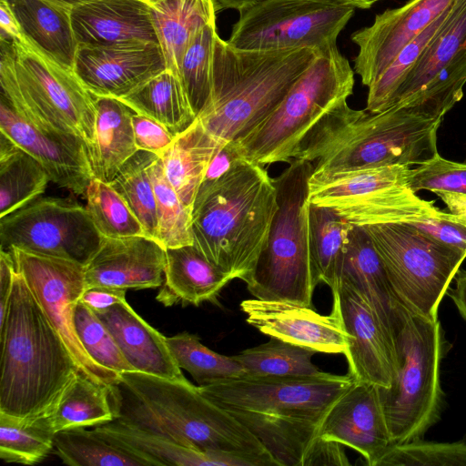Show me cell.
Wrapping results in <instances>:
<instances>
[{
    "instance_id": "obj_1",
    "label": "cell",
    "mask_w": 466,
    "mask_h": 466,
    "mask_svg": "<svg viewBox=\"0 0 466 466\" xmlns=\"http://www.w3.org/2000/svg\"><path fill=\"white\" fill-rule=\"evenodd\" d=\"M354 382L349 373L325 372L311 377L244 375L198 389L241 422L279 466H303L329 410Z\"/></svg>"
},
{
    "instance_id": "obj_2",
    "label": "cell",
    "mask_w": 466,
    "mask_h": 466,
    "mask_svg": "<svg viewBox=\"0 0 466 466\" xmlns=\"http://www.w3.org/2000/svg\"><path fill=\"white\" fill-rule=\"evenodd\" d=\"M109 397L116 420L195 450L239 456L253 466H279L241 422L189 380L125 371Z\"/></svg>"
},
{
    "instance_id": "obj_3",
    "label": "cell",
    "mask_w": 466,
    "mask_h": 466,
    "mask_svg": "<svg viewBox=\"0 0 466 466\" xmlns=\"http://www.w3.org/2000/svg\"><path fill=\"white\" fill-rule=\"evenodd\" d=\"M278 209L273 178L263 166L240 158L214 183L198 190L193 245L233 279L247 284Z\"/></svg>"
},
{
    "instance_id": "obj_4",
    "label": "cell",
    "mask_w": 466,
    "mask_h": 466,
    "mask_svg": "<svg viewBox=\"0 0 466 466\" xmlns=\"http://www.w3.org/2000/svg\"><path fill=\"white\" fill-rule=\"evenodd\" d=\"M0 412L46 413L79 370L21 273L15 270L0 324Z\"/></svg>"
},
{
    "instance_id": "obj_5",
    "label": "cell",
    "mask_w": 466,
    "mask_h": 466,
    "mask_svg": "<svg viewBox=\"0 0 466 466\" xmlns=\"http://www.w3.org/2000/svg\"><path fill=\"white\" fill-rule=\"evenodd\" d=\"M443 117L399 106L370 113L345 102L315 128L296 159L317 161L314 175L419 166L438 154L437 132Z\"/></svg>"
},
{
    "instance_id": "obj_6",
    "label": "cell",
    "mask_w": 466,
    "mask_h": 466,
    "mask_svg": "<svg viewBox=\"0 0 466 466\" xmlns=\"http://www.w3.org/2000/svg\"><path fill=\"white\" fill-rule=\"evenodd\" d=\"M318 53L242 50L217 34L211 97L198 118L222 142L242 139L277 109Z\"/></svg>"
},
{
    "instance_id": "obj_7",
    "label": "cell",
    "mask_w": 466,
    "mask_h": 466,
    "mask_svg": "<svg viewBox=\"0 0 466 466\" xmlns=\"http://www.w3.org/2000/svg\"><path fill=\"white\" fill-rule=\"evenodd\" d=\"M3 94L25 119L69 142L94 139L95 96L75 75L46 58L27 42L1 39Z\"/></svg>"
},
{
    "instance_id": "obj_8",
    "label": "cell",
    "mask_w": 466,
    "mask_h": 466,
    "mask_svg": "<svg viewBox=\"0 0 466 466\" xmlns=\"http://www.w3.org/2000/svg\"><path fill=\"white\" fill-rule=\"evenodd\" d=\"M395 373L390 388H379L393 444L421 439L438 422L444 405L440 366L449 343L439 319L401 304L394 334Z\"/></svg>"
},
{
    "instance_id": "obj_9",
    "label": "cell",
    "mask_w": 466,
    "mask_h": 466,
    "mask_svg": "<svg viewBox=\"0 0 466 466\" xmlns=\"http://www.w3.org/2000/svg\"><path fill=\"white\" fill-rule=\"evenodd\" d=\"M354 73L337 46L319 52L277 109L235 141L241 156L261 166L295 160L314 129L352 95Z\"/></svg>"
},
{
    "instance_id": "obj_10",
    "label": "cell",
    "mask_w": 466,
    "mask_h": 466,
    "mask_svg": "<svg viewBox=\"0 0 466 466\" xmlns=\"http://www.w3.org/2000/svg\"><path fill=\"white\" fill-rule=\"evenodd\" d=\"M312 162L296 159L276 178L279 209L266 248L247 283L258 299L312 307L316 288L311 263L307 200Z\"/></svg>"
},
{
    "instance_id": "obj_11",
    "label": "cell",
    "mask_w": 466,
    "mask_h": 466,
    "mask_svg": "<svg viewBox=\"0 0 466 466\" xmlns=\"http://www.w3.org/2000/svg\"><path fill=\"white\" fill-rule=\"evenodd\" d=\"M411 167L390 165L326 175L311 174L308 202L327 207L349 223L364 227L414 223L441 218V211L408 187Z\"/></svg>"
},
{
    "instance_id": "obj_12",
    "label": "cell",
    "mask_w": 466,
    "mask_h": 466,
    "mask_svg": "<svg viewBox=\"0 0 466 466\" xmlns=\"http://www.w3.org/2000/svg\"><path fill=\"white\" fill-rule=\"evenodd\" d=\"M364 228L399 302L413 313L437 320L440 303L466 252L442 244L411 223L376 224Z\"/></svg>"
},
{
    "instance_id": "obj_13",
    "label": "cell",
    "mask_w": 466,
    "mask_h": 466,
    "mask_svg": "<svg viewBox=\"0 0 466 466\" xmlns=\"http://www.w3.org/2000/svg\"><path fill=\"white\" fill-rule=\"evenodd\" d=\"M355 9L334 0H259L238 11L228 42L242 50L320 52L337 46Z\"/></svg>"
},
{
    "instance_id": "obj_14",
    "label": "cell",
    "mask_w": 466,
    "mask_h": 466,
    "mask_svg": "<svg viewBox=\"0 0 466 466\" xmlns=\"http://www.w3.org/2000/svg\"><path fill=\"white\" fill-rule=\"evenodd\" d=\"M466 84V0H454L388 107L444 116L463 96ZM387 107V108H388Z\"/></svg>"
},
{
    "instance_id": "obj_15",
    "label": "cell",
    "mask_w": 466,
    "mask_h": 466,
    "mask_svg": "<svg viewBox=\"0 0 466 466\" xmlns=\"http://www.w3.org/2000/svg\"><path fill=\"white\" fill-rule=\"evenodd\" d=\"M103 237L86 208L70 199L37 198L0 218L1 249L18 248L86 265Z\"/></svg>"
},
{
    "instance_id": "obj_16",
    "label": "cell",
    "mask_w": 466,
    "mask_h": 466,
    "mask_svg": "<svg viewBox=\"0 0 466 466\" xmlns=\"http://www.w3.org/2000/svg\"><path fill=\"white\" fill-rule=\"evenodd\" d=\"M8 251L13 255L15 270L24 277L77 369L100 384L112 386L119 382L120 374L102 367L88 355L75 329V307L86 288L85 265L15 248Z\"/></svg>"
},
{
    "instance_id": "obj_17",
    "label": "cell",
    "mask_w": 466,
    "mask_h": 466,
    "mask_svg": "<svg viewBox=\"0 0 466 466\" xmlns=\"http://www.w3.org/2000/svg\"><path fill=\"white\" fill-rule=\"evenodd\" d=\"M332 312L349 336L344 355L356 382L390 388L395 373V350L364 297L341 279L332 292Z\"/></svg>"
},
{
    "instance_id": "obj_18",
    "label": "cell",
    "mask_w": 466,
    "mask_h": 466,
    "mask_svg": "<svg viewBox=\"0 0 466 466\" xmlns=\"http://www.w3.org/2000/svg\"><path fill=\"white\" fill-rule=\"evenodd\" d=\"M167 68L160 45L78 46L73 71L96 96L122 98Z\"/></svg>"
},
{
    "instance_id": "obj_19",
    "label": "cell",
    "mask_w": 466,
    "mask_h": 466,
    "mask_svg": "<svg viewBox=\"0 0 466 466\" xmlns=\"http://www.w3.org/2000/svg\"><path fill=\"white\" fill-rule=\"evenodd\" d=\"M454 0H410L398 8L387 9L373 23L351 34L359 48L354 72L363 86H370L392 63L399 53Z\"/></svg>"
},
{
    "instance_id": "obj_20",
    "label": "cell",
    "mask_w": 466,
    "mask_h": 466,
    "mask_svg": "<svg viewBox=\"0 0 466 466\" xmlns=\"http://www.w3.org/2000/svg\"><path fill=\"white\" fill-rule=\"evenodd\" d=\"M319 437L350 447L361 454L368 465L377 466L393 445L379 387L355 381L329 410Z\"/></svg>"
},
{
    "instance_id": "obj_21",
    "label": "cell",
    "mask_w": 466,
    "mask_h": 466,
    "mask_svg": "<svg viewBox=\"0 0 466 466\" xmlns=\"http://www.w3.org/2000/svg\"><path fill=\"white\" fill-rule=\"evenodd\" d=\"M247 322L261 333L317 352L342 353L349 336L331 311L321 315L312 307L250 299L240 303Z\"/></svg>"
},
{
    "instance_id": "obj_22",
    "label": "cell",
    "mask_w": 466,
    "mask_h": 466,
    "mask_svg": "<svg viewBox=\"0 0 466 466\" xmlns=\"http://www.w3.org/2000/svg\"><path fill=\"white\" fill-rule=\"evenodd\" d=\"M0 132L35 158L50 181L76 195L86 193L94 176L85 143L66 141L38 128L19 115L3 94Z\"/></svg>"
},
{
    "instance_id": "obj_23",
    "label": "cell",
    "mask_w": 466,
    "mask_h": 466,
    "mask_svg": "<svg viewBox=\"0 0 466 466\" xmlns=\"http://www.w3.org/2000/svg\"><path fill=\"white\" fill-rule=\"evenodd\" d=\"M166 261V248L153 238H103L97 252L85 266V289L161 287Z\"/></svg>"
},
{
    "instance_id": "obj_24",
    "label": "cell",
    "mask_w": 466,
    "mask_h": 466,
    "mask_svg": "<svg viewBox=\"0 0 466 466\" xmlns=\"http://www.w3.org/2000/svg\"><path fill=\"white\" fill-rule=\"evenodd\" d=\"M78 46L158 44L147 0H92L71 11Z\"/></svg>"
},
{
    "instance_id": "obj_25",
    "label": "cell",
    "mask_w": 466,
    "mask_h": 466,
    "mask_svg": "<svg viewBox=\"0 0 466 466\" xmlns=\"http://www.w3.org/2000/svg\"><path fill=\"white\" fill-rule=\"evenodd\" d=\"M96 313L136 371L171 380H187L169 350L167 337L144 320L127 300Z\"/></svg>"
},
{
    "instance_id": "obj_26",
    "label": "cell",
    "mask_w": 466,
    "mask_h": 466,
    "mask_svg": "<svg viewBox=\"0 0 466 466\" xmlns=\"http://www.w3.org/2000/svg\"><path fill=\"white\" fill-rule=\"evenodd\" d=\"M341 279L349 281L364 297L394 348L400 303L392 290L382 260L364 227H350Z\"/></svg>"
},
{
    "instance_id": "obj_27",
    "label": "cell",
    "mask_w": 466,
    "mask_h": 466,
    "mask_svg": "<svg viewBox=\"0 0 466 466\" xmlns=\"http://www.w3.org/2000/svg\"><path fill=\"white\" fill-rule=\"evenodd\" d=\"M165 279L156 299L166 307L214 299L233 279L193 244L166 248Z\"/></svg>"
},
{
    "instance_id": "obj_28",
    "label": "cell",
    "mask_w": 466,
    "mask_h": 466,
    "mask_svg": "<svg viewBox=\"0 0 466 466\" xmlns=\"http://www.w3.org/2000/svg\"><path fill=\"white\" fill-rule=\"evenodd\" d=\"M25 42L41 55L73 71L78 44L71 11L46 0H5Z\"/></svg>"
},
{
    "instance_id": "obj_29",
    "label": "cell",
    "mask_w": 466,
    "mask_h": 466,
    "mask_svg": "<svg viewBox=\"0 0 466 466\" xmlns=\"http://www.w3.org/2000/svg\"><path fill=\"white\" fill-rule=\"evenodd\" d=\"M94 429L110 441L144 459L150 466H253L242 457L195 450L116 420Z\"/></svg>"
},
{
    "instance_id": "obj_30",
    "label": "cell",
    "mask_w": 466,
    "mask_h": 466,
    "mask_svg": "<svg viewBox=\"0 0 466 466\" xmlns=\"http://www.w3.org/2000/svg\"><path fill=\"white\" fill-rule=\"evenodd\" d=\"M94 96L96 119L89 160L94 178L110 183L138 151L132 124L134 111L117 98Z\"/></svg>"
},
{
    "instance_id": "obj_31",
    "label": "cell",
    "mask_w": 466,
    "mask_h": 466,
    "mask_svg": "<svg viewBox=\"0 0 466 466\" xmlns=\"http://www.w3.org/2000/svg\"><path fill=\"white\" fill-rule=\"evenodd\" d=\"M225 143L211 135L197 117L187 128L176 135L160 157L167 180L187 208L193 209L207 169Z\"/></svg>"
},
{
    "instance_id": "obj_32",
    "label": "cell",
    "mask_w": 466,
    "mask_h": 466,
    "mask_svg": "<svg viewBox=\"0 0 466 466\" xmlns=\"http://www.w3.org/2000/svg\"><path fill=\"white\" fill-rule=\"evenodd\" d=\"M167 68L178 75L182 57L196 35L216 20L215 0H147Z\"/></svg>"
},
{
    "instance_id": "obj_33",
    "label": "cell",
    "mask_w": 466,
    "mask_h": 466,
    "mask_svg": "<svg viewBox=\"0 0 466 466\" xmlns=\"http://www.w3.org/2000/svg\"><path fill=\"white\" fill-rule=\"evenodd\" d=\"M306 208L314 282H324L333 292L340 283L352 224L327 207L307 201Z\"/></svg>"
},
{
    "instance_id": "obj_34",
    "label": "cell",
    "mask_w": 466,
    "mask_h": 466,
    "mask_svg": "<svg viewBox=\"0 0 466 466\" xmlns=\"http://www.w3.org/2000/svg\"><path fill=\"white\" fill-rule=\"evenodd\" d=\"M119 100L135 113L156 120L176 135L197 118L179 76L169 68Z\"/></svg>"
},
{
    "instance_id": "obj_35",
    "label": "cell",
    "mask_w": 466,
    "mask_h": 466,
    "mask_svg": "<svg viewBox=\"0 0 466 466\" xmlns=\"http://www.w3.org/2000/svg\"><path fill=\"white\" fill-rule=\"evenodd\" d=\"M110 387L94 381L80 370L45 414L52 429L60 431L97 426L115 420Z\"/></svg>"
},
{
    "instance_id": "obj_36",
    "label": "cell",
    "mask_w": 466,
    "mask_h": 466,
    "mask_svg": "<svg viewBox=\"0 0 466 466\" xmlns=\"http://www.w3.org/2000/svg\"><path fill=\"white\" fill-rule=\"evenodd\" d=\"M48 181L43 166L0 132V218L37 198Z\"/></svg>"
},
{
    "instance_id": "obj_37",
    "label": "cell",
    "mask_w": 466,
    "mask_h": 466,
    "mask_svg": "<svg viewBox=\"0 0 466 466\" xmlns=\"http://www.w3.org/2000/svg\"><path fill=\"white\" fill-rule=\"evenodd\" d=\"M55 453L71 466H150L128 450L110 441L93 429L79 427L55 434Z\"/></svg>"
},
{
    "instance_id": "obj_38",
    "label": "cell",
    "mask_w": 466,
    "mask_h": 466,
    "mask_svg": "<svg viewBox=\"0 0 466 466\" xmlns=\"http://www.w3.org/2000/svg\"><path fill=\"white\" fill-rule=\"evenodd\" d=\"M314 350L270 338L269 341L232 356L254 377H311L325 373L313 362Z\"/></svg>"
},
{
    "instance_id": "obj_39",
    "label": "cell",
    "mask_w": 466,
    "mask_h": 466,
    "mask_svg": "<svg viewBox=\"0 0 466 466\" xmlns=\"http://www.w3.org/2000/svg\"><path fill=\"white\" fill-rule=\"evenodd\" d=\"M56 432L45 415L18 419L0 412V458L32 465L54 450Z\"/></svg>"
},
{
    "instance_id": "obj_40",
    "label": "cell",
    "mask_w": 466,
    "mask_h": 466,
    "mask_svg": "<svg viewBox=\"0 0 466 466\" xmlns=\"http://www.w3.org/2000/svg\"><path fill=\"white\" fill-rule=\"evenodd\" d=\"M157 157V156L153 153L138 150L123 165L110 182L141 222L148 237L155 239L157 219L149 167Z\"/></svg>"
},
{
    "instance_id": "obj_41",
    "label": "cell",
    "mask_w": 466,
    "mask_h": 466,
    "mask_svg": "<svg viewBox=\"0 0 466 466\" xmlns=\"http://www.w3.org/2000/svg\"><path fill=\"white\" fill-rule=\"evenodd\" d=\"M167 342L179 368L187 370L198 386L246 375L243 367L232 356L211 350L196 334L184 331L167 337Z\"/></svg>"
},
{
    "instance_id": "obj_42",
    "label": "cell",
    "mask_w": 466,
    "mask_h": 466,
    "mask_svg": "<svg viewBox=\"0 0 466 466\" xmlns=\"http://www.w3.org/2000/svg\"><path fill=\"white\" fill-rule=\"evenodd\" d=\"M149 174L156 198L157 241L165 248L193 244L192 210L182 203L167 180L160 157L152 162Z\"/></svg>"
},
{
    "instance_id": "obj_43",
    "label": "cell",
    "mask_w": 466,
    "mask_h": 466,
    "mask_svg": "<svg viewBox=\"0 0 466 466\" xmlns=\"http://www.w3.org/2000/svg\"><path fill=\"white\" fill-rule=\"evenodd\" d=\"M85 194L86 210L103 238L148 237L141 222L110 183L92 178Z\"/></svg>"
},
{
    "instance_id": "obj_44",
    "label": "cell",
    "mask_w": 466,
    "mask_h": 466,
    "mask_svg": "<svg viewBox=\"0 0 466 466\" xmlns=\"http://www.w3.org/2000/svg\"><path fill=\"white\" fill-rule=\"evenodd\" d=\"M216 20L207 25L187 48L178 70L190 106L198 117L208 106L212 91V62Z\"/></svg>"
},
{
    "instance_id": "obj_45",
    "label": "cell",
    "mask_w": 466,
    "mask_h": 466,
    "mask_svg": "<svg viewBox=\"0 0 466 466\" xmlns=\"http://www.w3.org/2000/svg\"><path fill=\"white\" fill-rule=\"evenodd\" d=\"M450 6L408 44L382 75L369 86L366 111L377 113L389 106L408 72L442 24Z\"/></svg>"
},
{
    "instance_id": "obj_46",
    "label": "cell",
    "mask_w": 466,
    "mask_h": 466,
    "mask_svg": "<svg viewBox=\"0 0 466 466\" xmlns=\"http://www.w3.org/2000/svg\"><path fill=\"white\" fill-rule=\"evenodd\" d=\"M74 324L82 346L96 363L118 374L136 371L106 326L94 310L80 300L75 307Z\"/></svg>"
},
{
    "instance_id": "obj_47",
    "label": "cell",
    "mask_w": 466,
    "mask_h": 466,
    "mask_svg": "<svg viewBox=\"0 0 466 466\" xmlns=\"http://www.w3.org/2000/svg\"><path fill=\"white\" fill-rule=\"evenodd\" d=\"M377 466H466V438L453 442L418 439L393 444Z\"/></svg>"
},
{
    "instance_id": "obj_48",
    "label": "cell",
    "mask_w": 466,
    "mask_h": 466,
    "mask_svg": "<svg viewBox=\"0 0 466 466\" xmlns=\"http://www.w3.org/2000/svg\"><path fill=\"white\" fill-rule=\"evenodd\" d=\"M408 187L420 190L444 191L466 195V163L451 161L439 153L431 159L411 167Z\"/></svg>"
},
{
    "instance_id": "obj_49",
    "label": "cell",
    "mask_w": 466,
    "mask_h": 466,
    "mask_svg": "<svg viewBox=\"0 0 466 466\" xmlns=\"http://www.w3.org/2000/svg\"><path fill=\"white\" fill-rule=\"evenodd\" d=\"M135 142L138 150L161 157L172 144L176 134L162 124L137 113L132 116Z\"/></svg>"
},
{
    "instance_id": "obj_50",
    "label": "cell",
    "mask_w": 466,
    "mask_h": 466,
    "mask_svg": "<svg viewBox=\"0 0 466 466\" xmlns=\"http://www.w3.org/2000/svg\"><path fill=\"white\" fill-rule=\"evenodd\" d=\"M411 224L442 244L466 252V224L455 215L449 212L445 217L428 218Z\"/></svg>"
},
{
    "instance_id": "obj_51",
    "label": "cell",
    "mask_w": 466,
    "mask_h": 466,
    "mask_svg": "<svg viewBox=\"0 0 466 466\" xmlns=\"http://www.w3.org/2000/svg\"><path fill=\"white\" fill-rule=\"evenodd\" d=\"M343 445L319 437L308 451L303 466L315 465H350Z\"/></svg>"
},
{
    "instance_id": "obj_52",
    "label": "cell",
    "mask_w": 466,
    "mask_h": 466,
    "mask_svg": "<svg viewBox=\"0 0 466 466\" xmlns=\"http://www.w3.org/2000/svg\"><path fill=\"white\" fill-rule=\"evenodd\" d=\"M240 158L244 157L240 154L237 142L229 141L223 144L211 160L199 188L214 183Z\"/></svg>"
},
{
    "instance_id": "obj_53",
    "label": "cell",
    "mask_w": 466,
    "mask_h": 466,
    "mask_svg": "<svg viewBox=\"0 0 466 466\" xmlns=\"http://www.w3.org/2000/svg\"><path fill=\"white\" fill-rule=\"evenodd\" d=\"M124 289L106 286H95L85 289L80 301L89 307L95 312H102L114 305L126 300Z\"/></svg>"
},
{
    "instance_id": "obj_54",
    "label": "cell",
    "mask_w": 466,
    "mask_h": 466,
    "mask_svg": "<svg viewBox=\"0 0 466 466\" xmlns=\"http://www.w3.org/2000/svg\"><path fill=\"white\" fill-rule=\"evenodd\" d=\"M15 273V264L12 253L0 249V324L5 316Z\"/></svg>"
},
{
    "instance_id": "obj_55",
    "label": "cell",
    "mask_w": 466,
    "mask_h": 466,
    "mask_svg": "<svg viewBox=\"0 0 466 466\" xmlns=\"http://www.w3.org/2000/svg\"><path fill=\"white\" fill-rule=\"evenodd\" d=\"M0 39L24 41L18 23L5 0L0 4Z\"/></svg>"
},
{
    "instance_id": "obj_56",
    "label": "cell",
    "mask_w": 466,
    "mask_h": 466,
    "mask_svg": "<svg viewBox=\"0 0 466 466\" xmlns=\"http://www.w3.org/2000/svg\"><path fill=\"white\" fill-rule=\"evenodd\" d=\"M455 285L448 289L447 294L452 299L461 317L466 320V270L459 269L454 277Z\"/></svg>"
},
{
    "instance_id": "obj_57",
    "label": "cell",
    "mask_w": 466,
    "mask_h": 466,
    "mask_svg": "<svg viewBox=\"0 0 466 466\" xmlns=\"http://www.w3.org/2000/svg\"><path fill=\"white\" fill-rule=\"evenodd\" d=\"M447 206L449 212L466 224V195L444 191L434 192Z\"/></svg>"
},
{
    "instance_id": "obj_58",
    "label": "cell",
    "mask_w": 466,
    "mask_h": 466,
    "mask_svg": "<svg viewBox=\"0 0 466 466\" xmlns=\"http://www.w3.org/2000/svg\"><path fill=\"white\" fill-rule=\"evenodd\" d=\"M258 1L259 0H215L217 11L221 9H236L240 11Z\"/></svg>"
},
{
    "instance_id": "obj_59",
    "label": "cell",
    "mask_w": 466,
    "mask_h": 466,
    "mask_svg": "<svg viewBox=\"0 0 466 466\" xmlns=\"http://www.w3.org/2000/svg\"><path fill=\"white\" fill-rule=\"evenodd\" d=\"M359 9H369L381 0H334Z\"/></svg>"
},
{
    "instance_id": "obj_60",
    "label": "cell",
    "mask_w": 466,
    "mask_h": 466,
    "mask_svg": "<svg viewBox=\"0 0 466 466\" xmlns=\"http://www.w3.org/2000/svg\"><path fill=\"white\" fill-rule=\"evenodd\" d=\"M56 5L72 11L74 8L92 0H46Z\"/></svg>"
}]
</instances>
